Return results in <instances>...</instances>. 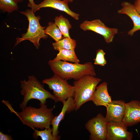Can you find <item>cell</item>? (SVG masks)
Returning <instances> with one entry per match:
<instances>
[{
    "instance_id": "cell-18",
    "label": "cell",
    "mask_w": 140,
    "mask_h": 140,
    "mask_svg": "<svg viewBox=\"0 0 140 140\" xmlns=\"http://www.w3.org/2000/svg\"><path fill=\"white\" fill-rule=\"evenodd\" d=\"M76 44V41L71 38H64L52 44L54 49L58 51L61 49L74 50Z\"/></svg>"
},
{
    "instance_id": "cell-3",
    "label": "cell",
    "mask_w": 140,
    "mask_h": 140,
    "mask_svg": "<svg viewBox=\"0 0 140 140\" xmlns=\"http://www.w3.org/2000/svg\"><path fill=\"white\" fill-rule=\"evenodd\" d=\"M20 82V93L24 96L23 101L19 104L22 109L26 107L28 102L31 99L38 100L41 104H46L48 98L53 100L55 102H58L54 95L45 89L43 85L34 76H29L27 81L21 80Z\"/></svg>"
},
{
    "instance_id": "cell-7",
    "label": "cell",
    "mask_w": 140,
    "mask_h": 140,
    "mask_svg": "<svg viewBox=\"0 0 140 140\" xmlns=\"http://www.w3.org/2000/svg\"><path fill=\"white\" fill-rule=\"evenodd\" d=\"M80 27L84 31H92L101 35L108 44L113 42L115 35L118 32L117 29L108 27L98 19L91 21L85 20L80 24Z\"/></svg>"
},
{
    "instance_id": "cell-2",
    "label": "cell",
    "mask_w": 140,
    "mask_h": 140,
    "mask_svg": "<svg viewBox=\"0 0 140 140\" xmlns=\"http://www.w3.org/2000/svg\"><path fill=\"white\" fill-rule=\"evenodd\" d=\"M48 64L54 74L68 80H77L86 75L95 76L94 65L90 62L83 64L72 63L61 60H50Z\"/></svg>"
},
{
    "instance_id": "cell-9",
    "label": "cell",
    "mask_w": 140,
    "mask_h": 140,
    "mask_svg": "<svg viewBox=\"0 0 140 140\" xmlns=\"http://www.w3.org/2000/svg\"><path fill=\"white\" fill-rule=\"evenodd\" d=\"M106 140H131L132 133L127 131V127L123 122L107 123Z\"/></svg>"
},
{
    "instance_id": "cell-24",
    "label": "cell",
    "mask_w": 140,
    "mask_h": 140,
    "mask_svg": "<svg viewBox=\"0 0 140 140\" xmlns=\"http://www.w3.org/2000/svg\"><path fill=\"white\" fill-rule=\"evenodd\" d=\"M13 139L11 135L4 134L2 131L0 132V140H12Z\"/></svg>"
},
{
    "instance_id": "cell-26",
    "label": "cell",
    "mask_w": 140,
    "mask_h": 140,
    "mask_svg": "<svg viewBox=\"0 0 140 140\" xmlns=\"http://www.w3.org/2000/svg\"><path fill=\"white\" fill-rule=\"evenodd\" d=\"M16 3L18 4L19 2H22L24 0H13Z\"/></svg>"
},
{
    "instance_id": "cell-21",
    "label": "cell",
    "mask_w": 140,
    "mask_h": 140,
    "mask_svg": "<svg viewBox=\"0 0 140 140\" xmlns=\"http://www.w3.org/2000/svg\"><path fill=\"white\" fill-rule=\"evenodd\" d=\"M18 8V4L13 0H0V9L3 12L10 13Z\"/></svg>"
},
{
    "instance_id": "cell-8",
    "label": "cell",
    "mask_w": 140,
    "mask_h": 140,
    "mask_svg": "<svg viewBox=\"0 0 140 140\" xmlns=\"http://www.w3.org/2000/svg\"><path fill=\"white\" fill-rule=\"evenodd\" d=\"M85 127L90 134V140H105L107 135V123L101 114L89 120Z\"/></svg>"
},
{
    "instance_id": "cell-15",
    "label": "cell",
    "mask_w": 140,
    "mask_h": 140,
    "mask_svg": "<svg viewBox=\"0 0 140 140\" xmlns=\"http://www.w3.org/2000/svg\"><path fill=\"white\" fill-rule=\"evenodd\" d=\"M108 84L104 82L96 87L91 101L96 106L106 107L112 100L108 93Z\"/></svg>"
},
{
    "instance_id": "cell-5",
    "label": "cell",
    "mask_w": 140,
    "mask_h": 140,
    "mask_svg": "<svg viewBox=\"0 0 140 140\" xmlns=\"http://www.w3.org/2000/svg\"><path fill=\"white\" fill-rule=\"evenodd\" d=\"M20 12L27 17L29 21V26L26 32L23 34L21 37L16 38L15 46L23 41L28 40L33 43L36 48L39 49L40 40L41 38L46 39L48 37V35L45 32V27L41 26L40 24V17L36 16L31 9Z\"/></svg>"
},
{
    "instance_id": "cell-27",
    "label": "cell",
    "mask_w": 140,
    "mask_h": 140,
    "mask_svg": "<svg viewBox=\"0 0 140 140\" xmlns=\"http://www.w3.org/2000/svg\"><path fill=\"white\" fill-rule=\"evenodd\" d=\"M65 0L66 1H67L68 2H72L73 1V0Z\"/></svg>"
},
{
    "instance_id": "cell-13",
    "label": "cell",
    "mask_w": 140,
    "mask_h": 140,
    "mask_svg": "<svg viewBox=\"0 0 140 140\" xmlns=\"http://www.w3.org/2000/svg\"><path fill=\"white\" fill-rule=\"evenodd\" d=\"M63 106L61 111L57 116L52 119L51 125H52V134L54 136H58L59 125L63 120L66 113H68L75 110V105L73 97H69L63 103Z\"/></svg>"
},
{
    "instance_id": "cell-16",
    "label": "cell",
    "mask_w": 140,
    "mask_h": 140,
    "mask_svg": "<svg viewBox=\"0 0 140 140\" xmlns=\"http://www.w3.org/2000/svg\"><path fill=\"white\" fill-rule=\"evenodd\" d=\"M53 60L54 61L62 60L65 62L70 61L74 63H79L80 60L75 52L74 50L61 49Z\"/></svg>"
},
{
    "instance_id": "cell-10",
    "label": "cell",
    "mask_w": 140,
    "mask_h": 140,
    "mask_svg": "<svg viewBox=\"0 0 140 140\" xmlns=\"http://www.w3.org/2000/svg\"><path fill=\"white\" fill-rule=\"evenodd\" d=\"M124 101L122 100L111 101L106 106L107 112L105 117L107 123L122 122L125 110Z\"/></svg>"
},
{
    "instance_id": "cell-25",
    "label": "cell",
    "mask_w": 140,
    "mask_h": 140,
    "mask_svg": "<svg viewBox=\"0 0 140 140\" xmlns=\"http://www.w3.org/2000/svg\"><path fill=\"white\" fill-rule=\"evenodd\" d=\"M134 5L137 11L140 14V0H135Z\"/></svg>"
},
{
    "instance_id": "cell-12",
    "label": "cell",
    "mask_w": 140,
    "mask_h": 140,
    "mask_svg": "<svg viewBox=\"0 0 140 140\" xmlns=\"http://www.w3.org/2000/svg\"><path fill=\"white\" fill-rule=\"evenodd\" d=\"M121 5L122 7L118 10L117 13L126 14L132 20L133 27L128 32V35L132 36L135 32L140 30V14L137 11L134 4L130 3L124 1L122 3Z\"/></svg>"
},
{
    "instance_id": "cell-19",
    "label": "cell",
    "mask_w": 140,
    "mask_h": 140,
    "mask_svg": "<svg viewBox=\"0 0 140 140\" xmlns=\"http://www.w3.org/2000/svg\"><path fill=\"white\" fill-rule=\"evenodd\" d=\"M48 26L44 29L45 33L49 35L55 42L58 41L63 39L62 34L58 27L52 22H50Z\"/></svg>"
},
{
    "instance_id": "cell-20",
    "label": "cell",
    "mask_w": 140,
    "mask_h": 140,
    "mask_svg": "<svg viewBox=\"0 0 140 140\" xmlns=\"http://www.w3.org/2000/svg\"><path fill=\"white\" fill-rule=\"evenodd\" d=\"M33 137L34 138L40 136L42 140H59L60 139L61 136L58 135L54 136L52 134V128H45L43 130L39 131L34 129Z\"/></svg>"
},
{
    "instance_id": "cell-6",
    "label": "cell",
    "mask_w": 140,
    "mask_h": 140,
    "mask_svg": "<svg viewBox=\"0 0 140 140\" xmlns=\"http://www.w3.org/2000/svg\"><path fill=\"white\" fill-rule=\"evenodd\" d=\"M43 84L47 85L49 88L53 91L54 96L58 102L62 103L69 97H73L75 88L74 86L69 84L67 80L54 74L50 78L42 81Z\"/></svg>"
},
{
    "instance_id": "cell-22",
    "label": "cell",
    "mask_w": 140,
    "mask_h": 140,
    "mask_svg": "<svg viewBox=\"0 0 140 140\" xmlns=\"http://www.w3.org/2000/svg\"><path fill=\"white\" fill-rule=\"evenodd\" d=\"M105 53L103 50L99 49L96 52V55L94 59V64L101 66H104L107 64V61L105 58Z\"/></svg>"
},
{
    "instance_id": "cell-4",
    "label": "cell",
    "mask_w": 140,
    "mask_h": 140,
    "mask_svg": "<svg viewBox=\"0 0 140 140\" xmlns=\"http://www.w3.org/2000/svg\"><path fill=\"white\" fill-rule=\"evenodd\" d=\"M95 76L86 75L74 82L75 90L73 97L75 111L86 102L91 101L97 85L102 80Z\"/></svg>"
},
{
    "instance_id": "cell-11",
    "label": "cell",
    "mask_w": 140,
    "mask_h": 140,
    "mask_svg": "<svg viewBox=\"0 0 140 140\" xmlns=\"http://www.w3.org/2000/svg\"><path fill=\"white\" fill-rule=\"evenodd\" d=\"M122 122L128 127L140 122V102L132 100L126 103L125 110Z\"/></svg>"
},
{
    "instance_id": "cell-1",
    "label": "cell",
    "mask_w": 140,
    "mask_h": 140,
    "mask_svg": "<svg viewBox=\"0 0 140 140\" xmlns=\"http://www.w3.org/2000/svg\"><path fill=\"white\" fill-rule=\"evenodd\" d=\"M40 105L39 108L26 107L21 111L15 112V113L24 125L33 129L50 128L51 121L54 117L52 113L54 108H48L45 104L40 103Z\"/></svg>"
},
{
    "instance_id": "cell-23",
    "label": "cell",
    "mask_w": 140,
    "mask_h": 140,
    "mask_svg": "<svg viewBox=\"0 0 140 140\" xmlns=\"http://www.w3.org/2000/svg\"><path fill=\"white\" fill-rule=\"evenodd\" d=\"M29 2L28 4V6L30 8L34 13L40 9L38 8V5L36 4L33 0H28Z\"/></svg>"
},
{
    "instance_id": "cell-17",
    "label": "cell",
    "mask_w": 140,
    "mask_h": 140,
    "mask_svg": "<svg viewBox=\"0 0 140 140\" xmlns=\"http://www.w3.org/2000/svg\"><path fill=\"white\" fill-rule=\"evenodd\" d=\"M55 24L58 27L64 38H71L69 31L72 27L68 20L62 15L56 16L54 19Z\"/></svg>"
},
{
    "instance_id": "cell-14",
    "label": "cell",
    "mask_w": 140,
    "mask_h": 140,
    "mask_svg": "<svg viewBox=\"0 0 140 140\" xmlns=\"http://www.w3.org/2000/svg\"><path fill=\"white\" fill-rule=\"evenodd\" d=\"M68 2L65 0H43L38 6L39 9L42 8L49 7L64 12L75 20H78L79 14L73 12L69 9Z\"/></svg>"
}]
</instances>
